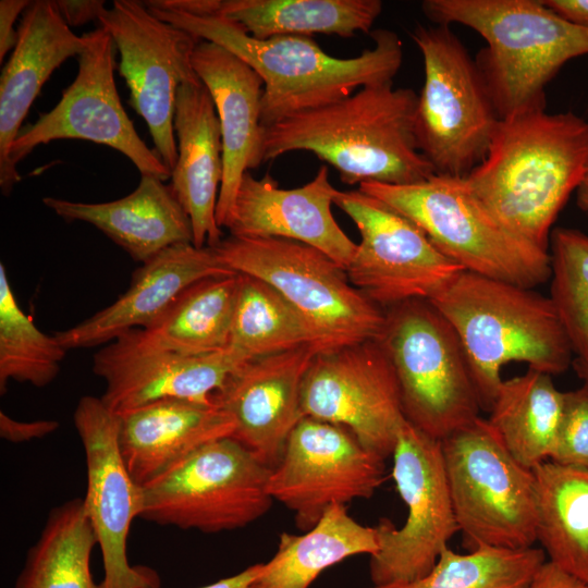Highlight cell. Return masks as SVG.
Returning a JSON list of instances; mask_svg holds the SVG:
<instances>
[{
    "label": "cell",
    "instance_id": "obj_1",
    "mask_svg": "<svg viewBox=\"0 0 588 588\" xmlns=\"http://www.w3.org/2000/svg\"><path fill=\"white\" fill-rule=\"evenodd\" d=\"M588 161V122L568 111L501 119L485 159L464 179L507 230L549 252L552 225Z\"/></svg>",
    "mask_w": 588,
    "mask_h": 588
},
{
    "label": "cell",
    "instance_id": "obj_2",
    "mask_svg": "<svg viewBox=\"0 0 588 588\" xmlns=\"http://www.w3.org/2000/svg\"><path fill=\"white\" fill-rule=\"evenodd\" d=\"M418 95L393 82L368 85L351 96L265 127L262 162L309 151L332 166L348 185H404L434 174L417 148Z\"/></svg>",
    "mask_w": 588,
    "mask_h": 588
},
{
    "label": "cell",
    "instance_id": "obj_3",
    "mask_svg": "<svg viewBox=\"0 0 588 588\" xmlns=\"http://www.w3.org/2000/svg\"><path fill=\"white\" fill-rule=\"evenodd\" d=\"M148 10L199 40L221 46L261 77L264 127L342 100L362 87L393 82L403 62L402 41L395 32L387 28L372 30L373 46L360 54L336 58L326 53L310 37L254 38L220 13L192 15L158 8Z\"/></svg>",
    "mask_w": 588,
    "mask_h": 588
},
{
    "label": "cell",
    "instance_id": "obj_4",
    "mask_svg": "<svg viewBox=\"0 0 588 588\" xmlns=\"http://www.w3.org/2000/svg\"><path fill=\"white\" fill-rule=\"evenodd\" d=\"M463 345L481 411L489 412L512 362L550 376L565 372L574 353L549 296L531 287L462 271L433 298Z\"/></svg>",
    "mask_w": 588,
    "mask_h": 588
},
{
    "label": "cell",
    "instance_id": "obj_5",
    "mask_svg": "<svg viewBox=\"0 0 588 588\" xmlns=\"http://www.w3.org/2000/svg\"><path fill=\"white\" fill-rule=\"evenodd\" d=\"M421 10L434 25L461 24L483 38L475 61L500 119L546 109L548 83L588 56V28L542 0H426Z\"/></svg>",
    "mask_w": 588,
    "mask_h": 588
},
{
    "label": "cell",
    "instance_id": "obj_6",
    "mask_svg": "<svg viewBox=\"0 0 588 588\" xmlns=\"http://www.w3.org/2000/svg\"><path fill=\"white\" fill-rule=\"evenodd\" d=\"M358 189L413 221L465 271L531 289L551 277L549 252L503 226L471 194L464 177L434 173L404 185L364 182Z\"/></svg>",
    "mask_w": 588,
    "mask_h": 588
},
{
    "label": "cell",
    "instance_id": "obj_7",
    "mask_svg": "<svg viewBox=\"0 0 588 588\" xmlns=\"http://www.w3.org/2000/svg\"><path fill=\"white\" fill-rule=\"evenodd\" d=\"M231 270L279 292L311 328L318 354L379 340L385 311L322 252L278 237L230 235L213 246Z\"/></svg>",
    "mask_w": 588,
    "mask_h": 588
},
{
    "label": "cell",
    "instance_id": "obj_8",
    "mask_svg": "<svg viewBox=\"0 0 588 588\" xmlns=\"http://www.w3.org/2000/svg\"><path fill=\"white\" fill-rule=\"evenodd\" d=\"M378 341L394 369L411 425L441 441L479 417L463 345L430 301L391 306Z\"/></svg>",
    "mask_w": 588,
    "mask_h": 588
},
{
    "label": "cell",
    "instance_id": "obj_9",
    "mask_svg": "<svg viewBox=\"0 0 588 588\" xmlns=\"http://www.w3.org/2000/svg\"><path fill=\"white\" fill-rule=\"evenodd\" d=\"M425 79L414 133L438 174L465 177L486 157L501 121L474 58L448 25H417Z\"/></svg>",
    "mask_w": 588,
    "mask_h": 588
},
{
    "label": "cell",
    "instance_id": "obj_10",
    "mask_svg": "<svg viewBox=\"0 0 588 588\" xmlns=\"http://www.w3.org/2000/svg\"><path fill=\"white\" fill-rule=\"evenodd\" d=\"M463 546L527 549L537 541V482L480 416L441 440Z\"/></svg>",
    "mask_w": 588,
    "mask_h": 588
},
{
    "label": "cell",
    "instance_id": "obj_11",
    "mask_svg": "<svg viewBox=\"0 0 588 588\" xmlns=\"http://www.w3.org/2000/svg\"><path fill=\"white\" fill-rule=\"evenodd\" d=\"M270 473L233 438L211 441L143 486L140 518L203 532L245 527L271 506Z\"/></svg>",
    "mask_w": 588,
    "mask_h": 588
},
{
    "label": "cell",
    "instance_id": "obj_12",
    "mask_svg": "<svg viewBox=\"0 0 588 588\" xmlns=\"http://www.w3.org/2000/svg\"><path fill=\"white\" fill-rule=\"evenodd\" d=\"M392 457V477L407 506V517L399 529L387 518L376 526L379 550L369 562L372 586L409 583L426 576L460 531L441 441L407 421Z\"/></svg>",
    "mask_w": 588,
    "mask_h": 588
},
{
    "label": "cell",
    "instance_id": "obj_13",
    "mask_svg": "<svg viewBox=\"0 0 588 588\" xmlns=\"http://www.w3.org/2000/svg\"><path fill=\"white\" fill-rule=\"evenodd\" d=\"M99 22L119 51L118 69L130 90V105L147 123L156 154L172 172L177 160L176 94L182 84L200 81L193 68L200 40L134 0L113 1Z\"/></svg>",
    "mask_w": 588,
    "mask_h": 588
},
{
    "label": "cell",
    "instance_id": "obj_14",
    "mask_svg": "<svg viewBox=\"0 0 588 588\" xmlns=\"http://www.w3.org/2000/svg\"><path fill=\"white\" fill-rule=\"evenodd\" d=\"M334 205L360 235L346 274L377 305L430 301L465 271L441 254L419 226L380 199L359 189H339Z\"/></svg>",
    "mask_w": 588,
    "mask_h": 588
},
{
    "label": "cell",
    "instance_id": "obj_15",
    "mask_svg": "<svg viewBox=\"0 0 588 588\" xmlns=\"http://www.w3.org/2000/svg\"><path fill=\"white\" fill-rule=\"evenodd\" d=\"M304 417L342 426L383 460L407 422L397 379L378 340L317 354L302 387Z\"/></svg>",
    "mask_w": 588,
    "mask_h": 588
},
{
    "label": "cell",
    "instance_id": "obj_16",
    "mask_svg": "<svg viewBox=\"0 0 588 588\" xmlns=\"http://www.w3.org/2000/svg\"><path fill=\"white\" fill-rule=\"evenodd\" d=\"M78 72L49 112L21 130L11 149L16 164L37 146L57 139H83L109 146L126 156L140 174L166 181L171 172L139 137L127 117L114 82L115 45L100 26L84 34Z\"/></svg>",
    "mask_w": 588,
    "mask_h": 588
},
{
    "label": "cell",
    "instance_id": "obj_17",
    "mask_svg": "<svg viewBox=\"0 0 588 588\" xmlns=\"http://www.w3.org/2000/svg\"><path fill=\"white\" fill-rule=\"evenodd\" d=\"M384 479V460L346 428L303 417L291 432L268 491L310 530L332 504L373 495Z\"/></svg>",
    "mask_w": 588,
    "mask_h": 588
},
{
    "label": "cell",
    "instance_id": "obj_18",
    "mask_svg": "<svg viewBox=\"0 0 588 588\" xmlns=\"http://www.w3.org/2000/svg\"><path fill=\"white\" fill-rule=\"evenodd\" d=\"M87 468L83 499L100 546L105 568L102 588H159L160 578L147 566L127 560L131 524L144 509V489L130 475L119 448V416L101 397H81L73 415Z\"/></svg>",
    "mask_w": 588,
    "mask_h": 588
},
{
    "label": "cell",
    "instance_id": "obj_19",
    "mask_svg": "<svg viewBox=\"0 0 588 588\" xmlns=\"http://www.w3.org/2000/svg\"><path fill=\"white\" fill-rule=\"evenodd\" d=\"M318 351L313 345L248 359L213 393V402L234 420L231 438L273 468L304 417L302 387Z\"/></svg>",
    "mask_w": 588,
    "mask_h": 588
},
{
    "label": "cell",
    "instance_id": "obj_20",
    "mask_svg": "<svg viewBox=\"0 0 588 588\" xmlns=\"http://www.w3.org/2000/svg\"><path fill=\"white\" fill-rule=\"evenodd\" d=\"M246 360L229 348L185 355L136 348L121 339L93 357V371L106 382L101 396L117 415L164 399L209 402Z\"/></svg>",
    "mask_w": 588,
    "mask_h": 588
},
{
    "label": "cell",
    "instance_id": "obj_21",
    "mask_svg": "<svg viewBox=\"0 0 588 588\" xmlns=\"http://www.w3.org/2000/svg\"><path fill=\"white\" fill-rule=\"evenodd\" d=\"M338 192L326 166L319 168L311 181L296 188H281L270 174L256 179L247 171L240 183L226 229L234 236L278 237L303 243L346 270L357 244L332 215Z\"/></svg>",
    "mask_w": 588,
    "mask_h": 588
},
{
    "label": "cell",
    "instance_id": "obj_22",
    "mask_svg": "<svg viewBox=\"0 0 588 588\" xmlns=\"http://www.w3.org/2000/svg\"><path fill=\"white\" fill-rule=\"evenodd\" d=\"M230 273L236 272L221 261L213 247L172 245L144 262L130 287L111 305L54 335L66 351L110 343L130 330L154 324L194 283Z\"/></svg>",
    "mask_w": 588,
    "mask_h": 588
},
{
    "label": "cell",
    "instance_id": "obj_23",
    "mask_svg": "<svg viewBox=\"0 0 588 588\" xmlns=\"http://www.w3.org/2000/svg\"><path fill=\"white\" fill-rule=\"evenodd\" d=\"M193 68L209 90L220 122L223 175L216 219L221 229H226L244 173L262 163L264 82L235 54L206 40L194 50Z\"/></svg>",
    "mask_w": 588,
    "mask_h": 588
},
{
    "label": "cell",
    "instance_id": "obj_24",
    "mask_svg": "<svg viewBox=\"0 0 588 588\" xmlns=\"http://www.w3.org/2000/svg\"><path fill=\"white\" fill-rule=\"evenodd\" d=\"M17 42L0 76V187L9 196L21 175L11 149L23 120L56 69L84 48L61 17L56 2L36 0L23 12Z\"/></svg>",
    "mask_w": 588,
    "mask_h": 588
},
{
    "label": "cell",
    "instance_id": "obj_25",
    "mask_svg": "<svg viewBox=\"0 0 588 588\" xmlns=\"http://www.w3.org/2000/svg\"><path fill=\"white\" fill-rule=\"evenodd\" d=\"M119 448L132 478L145 486L203 445L231 437L233 418L213 400L164 399L119 414Z\"/></svg>",
    "mask_w": 588,
    "mask_h": 588
},
{
    "label": "cell",
    "instance_id": "obj_26",
    "mask_svg": "<svg viewBox=\"0 0 588 588\" xmlns=\"http://www.w3.org/2000/svg\"><path fill=\"white\" fill-rule=\"evenodd\" d=\"M174 132L177 160L171 185L189 217L193 245L213 247L223 238L216 219L223 175L222 138L215 102L201 81L179 87Z\"/></svg>",
    "mask_w": 588,
    "mask_h": 588
},
{
    "label": "cell",
    "instance_id": "obj_27",
    "mask_svg": "<svg viewBox=\"0 0 588 588\" xmlns=\"http://www.w3.org/2000/svg\"><path fill=\"white\" fill-rule=\"evenodd\" d=\"M42 203L68 222L94 225L143 264L167 247L193 243L188 215L172 185L156 175L142 174L131 194L113 201L79 203L45 197Z\"/></svg>",
    "mask_w": 588,
    "mask_h": 588
},
{
    "label": "cell",
    "instance_id": "obj_28",
    "mask_svg": "<svg viewBox=\"0 0 588 588\" xmlns=\"http://www.w3.org/2000/svg\"><path fill=\"white\" fill-rule=\"evenodd\" d=\"M238 273L203 279L187 287L151 326L117 339L146 351L203 355L228 348Z\"/></svg>",
    "mask_w": 588,
    "mask_h": 588
},
{
    "label": "cell",
    "instance_id": "obj_29",
    "mask_svg": "<svg viewBox=\"0 0 588 588\" xmlns=\"http://www.w3.org/2000/svg\"><path fill=\"white\" fill-rule=\"evenodd\" d=\"M376 527L356 522L345 504H332L303 535L282 532L273 558L252 588H309L326 568L357 554H376Z\"/></svg>",
    "mask_w": 588,
    "mask_h": 588
},
{
    "label": "cell",
    "instance_id": "obj_30",
    "mask_svg": "<svg viewBox=\"0 0 588 588\" xmlns=\"http://www.w3.org/2000/svg\"><path fill=\"white\" fill-rule=\"evenodd\" d=\"M563 402L552 376L528 369L503 380L487 420L513 457L534 469L551 457Z\"/></svg>",
    "mask_w": 588,
    "mask_h": 588
},
{
    "label": "cell",
    "instance_id": "obj_31",
    "mask_svg": "<svg viewBox=\"0 0 588 588\" xmlns=\"http://www.w3.org/2000/svg\"><path fill=\"white\" fill-rule=\"evenodd\" d=\"M532 470L537 541L549 562L588 584V469L547 461Z\"/></svg>",
    "mask_w": 588,
    "mask_h": 588
},
{
    "label": "cell",
    "instance_id": "obj_32",
    "mask_svg": "<svg viewBox=\"0 0 588 588\" xmlns=\"http://www.w3.org/2000/svg\"><path fill=\"white\" fill-rule=\"evenodd\" d=\"M380 0H222L219 13L254 38L314 34L351 38L371 33Z\"/></svg>",
    "mask_w": 588,
    "mask_h": 588
},
{
    "label": "cell",
    "instance_id": "obj_33",
    "mask_svg": "<svg viewBox=\"0 0 588 588\" xmlns=\"http://www.w3.org/2000/svg\"><path fill=\"white\" fill-rule=\"evenodd\" d=\"M97 537L83 499L53 507L29 549L15 588H102L90 573Z\"/></svg>",
    "mask_w": 588,
    "mask_h": 588
},
{
    "label": "cell",
    "instance_id": "obj_34",
    "mask_svg": "<svg viewBox=\"0 0 588 588\" xmlns=\"http://www.w3.org/2000/svg\"><path fill=\"white\" fill-rule=\"evenodd\" d=\"M304 345L317 350L306 320L271 285L238 273L228 348L248 360Z\"/></svg>",
    "mask_w": 588,
    "mask_h": 588
},
{
    "label": "cell",
    "instance_id": "obj_35",
    "mask_svg": "<svg viewBox=\"0 0 588 588\" xmlns=\"http://www.w3.org/2000/svg\"><path fill=\"white\" fill-rule=\"evenodd\" d=\"M544 562V551L534 547H482L466 554L446 547L426 576L371 588H527Z\"/></svg>",
    "mask_w": 588,
    "mask_h": 588
},
{
    "label": "cell",
    "instance_id": "obj_36",
    "mask_svg": "<svg viewBox=\"0 0 588 588\" xmlns=\"http://www.w3.org/2000/svg\"><path fill=\"white\" fill-rule=\"evenodd\" d=\"M56 335L41 332L20 307L0 264V392L10 380L42 388L60 372L66 355Z\"/></svg>",
    "mask_w": 588,
    "mask_h": 588
},
{
    "label": "cell",
    "instance_id": "obj_37",
    "mask_svg": "<svg viewBox=\"0 0 588 588\" xmlns=\"http://www.w3.org/2000/svg\"><path fill=\"white\" fill-rule=\"evenodd\" d=\"M550 298L566 331L574 360L588 364V235L555 228L549 245Z\"/></svg>",
    "mask_w": 588,
    "mask_h": 588
},
{
    "label": "cell",
    "instance_id": "obj_38",
    "mask_svg": "<svg viewBox=\"0 0 588 588\" xmlns=\"http://www.w3.org/2000/svg\"><path fill=\"white\" fill-rule=\"evenodd\" d=\"M588 469V385L564 392L563 412L550 460Z\"/></svg>",
    "mask_w": 588,
    "mask_h": 588
},
{
    "label": "cell",
    "instance_id": "obj_39",
    "mask_svg": "<svg viewBox=\"0 0 588 588\" xmlns=\"http://www.w3.org/2000/svg\"><path fill=\"white\" fill-rule=\"evenodd\" d=\"M59 428V422L51 419L33 421L16 420L2 411L0 412V436L12 443L27 442L44 438Z\"/></svg>",
    "mask_w": 588,
    "mask_h": 588
},
{
    "label": "cell",
    "instance_id": "obj_40",
    "mask_svg": "<svg viewBox=\"0 0 588 588\" xmlns=\"http://www.w3.org/2000/svg\"><path fill=\"white\" fill-rule=\"evenodd\" d=\"M57 9L69 26H81L93 20H98L106 10L105 1L100 0H57Z\"/></svg>",
    "mask_w": 588,
    "mask_h": 588
},
{
    "label": "cell",
    "instance_id": "obj_41",
    "mask_svg": "<svg viewBox=\"0 0 588 588\" xmlns=\"http://www.w3.org/2000/svg\"><path fill=\"white\" fill-rule=\"evenodd\" d=\"M32 1L1 0L0 1V62L16 45L19 33L13 28L14 22L21 12H24Z\"/></svg>",
    "mask_w": 588,
    "mask_h": 588
},
{
    "label": "cell",
    "instance_id": "obj_42",
    "mask_svg": "<svg viewBox=\"0 0 588 588\" xmlns=\"http://www.w3.org/2000/svg\"><path fill=\"white\" fill-rule=\"evenodd\" d=\"M527 588H588V584L546 561Z\"/></svg>",
    "mask_w": 588,
    "mask_h": 588
},
{
    "label": "cell",
    "instance_id": "obj_43",
    "mask_svg": "<svg viewBox=\"0 0 588 588\" xmlns=\"http://www.w3.org/2000/svg\"><path fill=\"white\" fill-rule=\"evenodd\" d=\"M542 2L564 20L588 28V0H542Z\"/></svg>",
    "mask_w": 588,
    "mask_h": 588
},
{
    "label": "cell",
    "instance_id": "obj_44",
    "mask_svg": "<svg viewBox=\"0 0 588 588\" xmlns=\"http://www.w3.org/2000/svg\"><path fill=\"white\" fill-rule=\"evenodd\" d=\"M262 565L264 563L254 564L234 576L220 579L201 588H252L262 569Z\"/></svg>",
    "mask_w": 588,
    "mask_h": 588
},
{
    "label": "cell",
    "instance_id": "obj_45",
    "mask_svg": "<svg viewBox=\"0 0 588 588\" xmlns=\"http://www.w3.org/2000/svg\"><path fill=\"white\" fill-rule=\"evenodd\" d=\"M575 194L577 207L588 217V161L584 177Z\"/></svg>",
    "mask_w": 588,
    "mask_h": 588
},
{
    "label": "cell",
    "instance_id": "obj_46",
    "mask_svg": "<svg viewBox=\"0 0 588 588\" xmlns=\"http://www.w3.org/2000/svg\"><path fill=\"white\" fill-rule=\"evenodd\" d=\"M572 367L583 383L588 385V364L573 360Z\"/></svg>",
    "mask_w": 588,
    "mask_h": 588
}]
</instances>
